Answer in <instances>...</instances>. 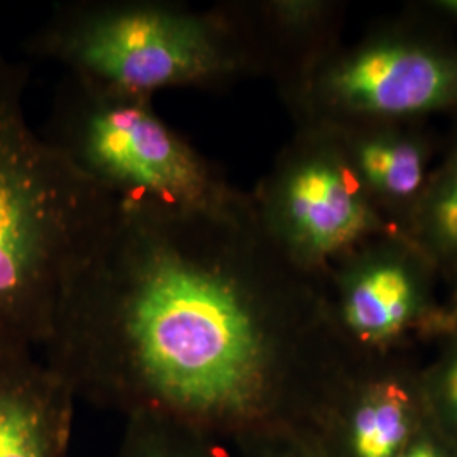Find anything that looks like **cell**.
Wrapping results in <instances>:
<instances>
[{"instance_id":"cell-1","label":"cell","mask_w":457,"mask_h":457,"mask_svg":"<svg viewBox=\"0 0 457 457\" xmlns=\"http://www.w3.org/2000/svg\"><path fill=\"white\" fill-rule=\"evenodd\" d=\"M336 339L322 278L281 256L253 200L236 213L115 202L41 349L77 402L236 442L326 379Z\"/></svg>"},{"instance_id":"cell-2","label":"cell","mask_w":457,"mask_h":457,"mask_svg":"<svg viewBox=\"0 0 457 457\" xmlns=\"http://www.w3.org/2000/svg\"><path fill=\"white\" fill-rule=\"evenodd\" d=\"M29 66L0 54V347L49 339L66 283L107 228L115 198L34 131Z\"/></svg>"},{"instance_id":"cell-3","label":"cell","mask_w":457,"mask_h":457,"mask_svg":"<svg viewBox=\"0 0 457 457\" xmlns=\"http://www.w3.org/2000/svg\"><path fill=\"white\" fill-rule=\"evenodd\" d=\"M22 49L98 88L151 100L177 88L222 92L253 79L217 4L196 9L173 0L63 2Z\"/></svg>"},{"instance_id":"cell-4","label":"cell","mask_w":457,"mask_h":457,"mask_svg":"<svg viewBox=\"0 0 457 457\" xmlns=\"http://www.w3.org/2000/svg\"><path fill=\"white\" fill-rule=\"evenodd\" d=\"M153 102L65 73L39 134L115 202L183 212L245 209L249 192L236 188L219 164L168 126Z\"/></svg>"},{"instance_id":"cell-5","label":"cell","mask_w":457,"mask_h":457,"mask_svg":"<svg viewBox=\"0 0 457 457\" xmlns=\"http://www.w3.org/2000/svg\"><path fill=\"white\" fill-rule=\"evenodd\" d=\"M407 4L279 94L295 126L457 114V39Z\"/></svg>"},{"instance_id":"cell-6","label":"cell","mask_w":457,"mask_h":457,"mask_svg":"<svg viewBox=\"0 0 457 457\" xmlns=\"http://www.w3.org/2000/svg\"><path fill=\"white\" fill-rule=\"evenodd\" d=\"M249 194L271 245L312 277L324 278L347 253L395 230L364 192L336 132L320 124L295 126Z\"/></svg>"},{"instance_id":"cell-7","label":"cell","mask_w":457,"mask_h":457,"mask_svg":"<svg viewBox=\"0 0 457 457\" xmlns=\"http://www.w3.org/2000/svg\"><path fill=\"white\" fill-rule=\"evenodd\" d=\"M436 278V266L402 232L373 237L322 278L330 324L349 343L388 347L434 315Z\"/></svg>"},{"instance_id":"cell-8","label":"cell","mask_w":457,"mask_h":457,"mask_svg":"<svg viewBox=\"0 0 457 457\" xmlns=\"http://www.w3.org/2000/svg\"><path fill=\"white\" fill-rule=\"evenodd\" d=\"M219 11L237 36L253 77L283 94L343 45L347 4L337 0H224Z\"/></svg>"},{"instance_id":"cell-9","label":"cell","mask_w":457,"mask_h":457,"mask_svg":"<svg viewBox=\"0 0 457 457\" xmlns=\"http://www.w3.org/2000/svg\"><path fill=\"white\" fill-rule=\"evenodd\" d=\"M327 128L336 132L378 212L405 234L434 170L439 141L430 120H360Z\"/></svg>"},{"instance_id":"cell-10","label":"cell","mask_w":457,"mask_h":457,"mask_svg":"<svg viewBox=\"0 0 457 457\" xmlns=\"http://www.w3.org/2000/svg\"><path fill=\"white\" fill-rule=\"evenodd\" d=\"M75 405L33 351L0 347V457H70Z\"/></svg>"},{"instance_id":"cell-11","label":"cell","mask_w":457,"mask_h":457,"mask_svg":"<svg viewBox=\"0 0 457 457\" xmlns=\"http://www.w3.org/2000/svg\"><path fill=\"white\" fill-rule=\"evenodd\" d=\"M439 277L457 275V124L449 132L441 162L434 166L405 234Z\"/></svg>"},{"instance_id":"cell-12","label":"cell","mask_w":457,"mask_h":457,"mask_svg":"<svg viewBox=\"0 0 457 457\" xmlns=\"http://www.w3.org/2000/svg\"><path fill=\"white\" fill-rule=\"evenodd\" d=\"M410 395L398 378L376 379L353 420V447L358 457H393L409 432Z\"/></svg>"},{"instance_id":"cell-13","label":"cell","mask_w":457,"mask_h":457,"mask_svg":"<svg viewBox=\"0 0 457 457\" xmlns=\"http://www.w3.org/2000/svg\"><path fill=\"white\" fill-rule=\"evenodd\" d=\"M114 457H228L222 441L151 415L124 419Z\"/></svg>"},{"instance_id":"cell-14","label":"cell","mask_w":457,"mask_h":457,"mask_svg":"<svg viewBox=\"0 0 457 457\" xmlns=\"http://www.w3.org/2000/svg\"><path fill=\"white\" fill-rule=\"evenodd\" d=\"M236 444L251 457H305L303 453L296 451L295 447L283 449L281 445H277L273 439V430L247 436L236 441Z\"/></svg>"},{"instance_id":"cell-15","label":"cell","mask_w":457,"mask_h":457,"mask_svg":"<svg viewBox=\"0 0 457 457\" xmlns=\"http://www.w3.org/2000/svg\"><path fill=\"white\" fill-rule=\"evenodd\" d=\"M411 5L449 29L457 28V0H422L411 2Z\"/></svg>"},{"instance_id":"cell-16","label":"cell","mask_w":457,"mask_h":457,"mask_svg":"<svg viewBox=\"0 0 457 457\" xmlns=\"http://www.w3.org/2000/svg\"><path fill=\"white\" fill-rule=\"evenodd\" d=\"M439 370V381L447 398L457 407V343Z\"/></svg>"},{"instance_id":"cell-17","label":"cell","mask_w":457,"mask_h":457,"mask_svg":"<svg viewBox=\"0 0 457 457\" xmlns=\"http://www.w3.org/2000/svg\"><path fill=\"white\" fill-rule=\"evenodd\" d=\"M402 457H441L430 445H419V447H413L411 451H409L407 454H403Z\"/></svg>"},{"instance_id":"cell-18","label":"cell","mask_w":457,"mask_h":457,"mask_svg":"<svg viewBox=\"0 0 457 457\" xmlns=\"http://www.w3.org/2000/svg\"><path fill=\"white\" fill-rule=\"evenodd\" d=\"M449 281L454 285V305H453V312H451L449 322H453V326L457 327V275L456 277L451 278Z\"/></svg>"}]
</instances>
